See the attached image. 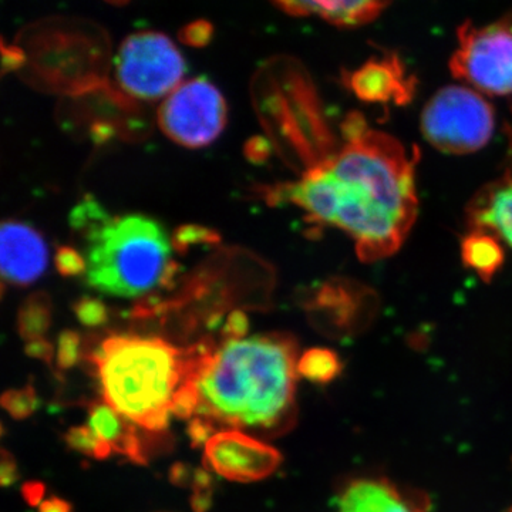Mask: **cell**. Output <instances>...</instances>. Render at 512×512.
Wrapping results in <instances>:
<instances>
[{"instance_id": "9c48e42d", "label": "cell", "mask_w": 512, "mask_h": 512, "mask_svg": "<svg viewBox=\"0 0 512 512\" xmlns=\"http://www.w3.org/2000/svg\"><path fill=\"white\" fill-rule=\"evenodd\" d=\"M281 461L276 448L235 429L214 434L205 446L204 467L237 483L265 480Z\"/></svg>"}, {"instance_id": "44dd1931", "label": "cell", "mask_w": 512, "mask_h": 512, "mask_svg": "<svg viewBox=\"0 0 512 512\" xmlns=\"http://www.w3.org/2000/svg\"><path fill=\"white\" fill-rule=\"evenodd\" d=\"M198 407H200V392H198L197 379H192L175 393L171 414L178 419L191 420L194 414H198Z\"/></svg>"}, {"instance_id": "277c9868", "label": "cell", "mask_w": 512, "mask_h": 512, "mask_svg": "<svg viewBox=\"0 0 512 512\" xmlns=\"http://www.w3.org/2000/svg\"><path fill=\"white\" fill-rule=\"evenodd\" d=\"M86 234V281L96 291L136 298L153 291L170 271L173 244L153 218L109 215Z\"/></svg>"}, {"instance_id": "d6a6232c", "label": "cell", "mask_w": 512, "mask_h": 512, "mask_svg": "<svg viewBox=\"0 0 512 512\" xmlns=\"http://www.w3.org/2000/svg\"><path fill=\"white\" fill-rule=\"evenodd\" d=\"M212 497L214 490H195L192 491L190 505L192 512H208L212 507Z\"/></svg>"}, {"instance_id": "4316f807", "label": "cell", "mask_w": 512, "mask_h": 512, "mask_svg": "<svg viewBox=\"0 0 512 512\" xmlns=\"http://www.w3.org/2000/svg\"><path fill=\"white\" fill-rule=\"evenodd\" d=\"M249 322L247 316L242 312H232L229 315L227 323H225L224 335L225 342L228 340H241L245 339L248 333Z\"/></svg>"}, {"instance_id": "484cf974", "label": "cell", "mask_w": 512, "mask_h": 512, "mask_svg": "<svg viewBox=\"0 0 512 512\" xmlns=\"http://www.w3.org/2000/svg\"><path fill=\"white\" fill-rule=\"evenodd\" d=\"M187 434L192 447L197 448L207 446L208 441L214 434H217V431H215L214 421L204 416H197L188 423Z\"/></svg>"}, {"instance_id": "2e32d148", "label": "cell", "mask_w": 512, "mask_h": 512, "mask_svg": "<svg viewBox=\"0 0 512 512\" xmlns=\"http://www.w3.org/2000/svg\"><path fill=\"white\" fill-rule=\"evenodd\" d=\"M461 258L468 269L490 282L504 262L501 241L485 231H471L461 244Z\"/></svg>"}, {"instance_id": "f546056e", "label": "cell", "mask_w": 512, "mask_h": 512, "mask_svg": "<svg viewBox=\"0 0 512 512\" xmlns=\"http://www.w3.org/2000/svg\"><path fill=\"white\" fill-rule=\"evenodd\" d=\"M211 37V26L208 23H195L184 30V40L190 45H207Z\"/></svg>"}, {"instance_id": "cb8c5ba5", "label": "cell", "mask_w": 512, "mask_h": 512, "mask_svg": "<svg viewBox=\"0 0 512 512\" xmlns=\"http://www.w3.org/2000/svg\"><path fill=\"white\" fill-rule=\"evenodd\" d=\"M56 268L63 276L86 274V259L74 248L60 247L56 254Z\"/></svg>"}, {"instance_id": "603a6c76", "label": "cell", "mask_w": 512, "mask_h": 512, "mask_svg": "<svg viewBox=\"0 0 512 512\" xmlns=\"http://www.w3.org/2000/svg\"><path fill=\"white\" fill-rule=\"evenodd\" d=\"M74 312H76L77 319L83 323L84 326L89 328H97V326L104 325L109 319V312H107L104 303L99 299L83 298L74 305Z\"/></svg>"}, {"instance_id": "ac0fdd59", "label": "cell", "mask_w": 512, "mask_h": 512, "mask_svg": "<svg viewBox=\"0 0 512 512\" xmlns=\"http://www.w3.org/2000/svg\"><path fill=\"white\" fill-rule=\"evenodd\" d=\"M342 370L339 356L333 350L313 348L303 353L298 360V373L313 383L332 382Z\"/></svg>"}, {"instance_id": "6da1fadb", "label": "cell", "mask_w": 512, "mask_h": 512, "mask_svg": "<svg viewBox=\"0 0 512 512\" xmlns=\"http://www.w3.org/2000/svg\"><path fill=\"white\" fill-rule=\"evenodd\" d=\"M343 130L345 146L285 195L312 220L346 232L363 262L380 261L399 251L417 218L414 158L360 117L350 116Z\"/></svg>"}, {"instance_id": "d4e9b609", "label": "cell", "mask_w": 512, "mask_h": 512, "mask_svg": "<svg viewBox=\"0 0 512 512\" xmlns=\"http://www.w3.org/2000/svg\"><path fill=\"white\" fill-rule=\"evenodd\" d=\"M218 235L210 229L202 227H181L174 234L173 247L187 249L192 244H204V242H217Z\"/></svg>"}, {"instance_id": "83f0119b", "label": "cell", "mask_w": 512, "mask_h": 512, "mask_svg": "<svg viewBox=\"0 0 512 512\" xmlns=\"http://www.w3.org/2000/svg\"><path fill=\"white\" fill-rule=\"evenodd\" d=\"M19 478L18 464L15 457L8 450H2V463H0V483L3 487H10Z\"/></svg>"}, {"instance_id": "7402d4cb", "label": "cell", "mask_w": 512, "mask_h": 512, "mask_svg": "<svg viewBox=\"0 0 512 512\" xmlns=\"http://www.w3.org/2000/svg\"><path fill=\"white\" fill-rule=\"evenodd\" d=\"M80 346H82V339L79 333L64 330L59 336V346H57L56 362L60 370L72 369L79 363Z\"/></svg>"}, {"instance_id": "9a60e30c", "label": "cell", "mask_w": 512, "mask_h": 512, "mask_svg": "<svg viewBox=\"0 0 512 512\" xmlns=\"http://www.w3.org/2000/svg\"><path fill=\"white\" fill-rule=\"evenodd\" d=\"M338 512H414L412 505L384 481L359 480L343 491Z\"/></svg>"}, {"instance_id": "4fadbf2b", "label": "cell", "mask_w": 512, "mask_h": 512, "mask_svg": "<svg viewBox=\"0 0 512 512\" xmlns=\"http://www.w3.org/2000/svg\"><path fill=\"white\" fill-rule=\"evenodd\" d=\"M468 221L473 231L490 232L512 248V174L477 195L468 207Z\"/></svg>"}, {"instance_id": "8992f818", "label": "cell", "mask_w": 512, "mask_h": 512, "mask_svg": "<svg viewBox=\"0 0 512 512\" xmlns=\"http://www.w3.org/2000/svg\"><path fill=\"white\" fill-rule=\"evenodd\" d=\"M450 70L476 92L490 96L512 94V18L487 25H461Z\"/></svg>"}, {"instance_id": "5b68a950", "label": "cell", "mask_w": 512, "mask_h": 512, "mask_svg": "<svg viewBox=\"0 0 512 512\" xmlns=\"http://www.w3.org/2000/svg\"><path fill=\"white\" fill-rule=\"evenodd\" d=\"M494 126L493 107L470 87H444L421 113L424 138L447 154H470L487 146Z\"/></svg>"}, {"instance_id": "3957f363", "label": "cell", "mask_w": 512, "mask_h": 512, "mask_svg": "<svg viewBox=\"0 0 512 512\" xmlns=\"http://www.w3.org/2000/svg\"><path fill=\"white\" fill-rule=\"evenodd\" d=\"M202 350L151 336L104 339L92 356L104 402L143 429H167L175 393L197 379Z\"/></svg>"}, {"instance_id": "f1b7e54d", "label": "cell", "mask_w": 512, "mask_h": 512, "mask_svg": "<svg viewBox=\"0 0 512 512\" xmlns=\"http://www.w3.org/2000/svg\"><path fill=\"white\" fill-rule=\"evenodd\" d=\"M197 468L184 463H175L170 470V481L177 487L192 488Z\"/></svg>"}, {"instance_id": "ba28073f", "label": "cell", "mask_w": 512, "mask_h": 512, "mask_svg": "<svg viewBox=\"0 0 512 512\" xmlns=\"http://www.w3.org/2000/svg\"><path fill=\"white\" fill-rule=\"evenodd\" d=\"M227 103L220 90L205 79L190 80L175 89L158 110L165 136L187 148L214 143L227 126Z\"/></svg>"}, {"instance_id": "d6986e66", "label": "cell", "mask_w": 512, "mask_h": 512, "mask_svg": "<svg viewBox=\"0 0 512 512\" xmlns=\"http://www.w3.org/2000/svg\"><path fill=\"white\" fill-rule=\"evenodd\" d=\"M67 446L84 456L106 460L113 453L109 444L100 439L89 426L72 427L64 434Z\"/></svg>"}, {"instance_id": "4dcf8cb0", "label": "cell", "mask_w": 512, "mask_h": 512, "mask_svg": "<svg viewBox=\"0 0 512 512\" xmlns=\"http://www.w3.org/2000/svg\"><path fill=\"white\" fill-rule=\"evenodd\" d=\"M26 353H28V356L35 357V359L43 360V362H46V365L52 366L53 365V353H55V350H53V346L50 345L49 342L45 339H37L33 340V342H29L28 345H26Z\"/></svg>"}, {"instance_id": "7c38bea8", "label": "cell", "mask_w": 512, "mask_h": 512, "mask_svg": "<svg viewBox=\"0 0 512 512\" xmlns=\"http://www.w3.org/2000/svg\"><path fill=\"white\" fill-rule=\"evenodd\" d=\"M272 2L289 15L319 18L340 28H356L379 18L392 0H272Z\"/></svg>"}, {"instance_id": "7a4b0ae2", "label": "cell", "mask_w": 512, "mask_h": 512, "mask_svg": "<svg viewBox=\"0 0 512 512\" xmlns=\"http://www.w3.org/2000/svg\"><path fill=\"white\" fill-rule=\"evenodd\" d=\"M298 348L288 335L269 333L204 346L197 373L198 416L231 427L271 429L295 402Z\"/></svg>"}, {"instance_id": "5bb4252c", "label": "cell", "mask_w": 512, "mask_h": 512, "mask_svg": "<svg viewBox=\"0 0 512 512\" xmlns=\"http://www.w3.org/2000/svg\"><path fill=\"white\" fill-rule=\"evenodd\" d=\"M89 427L101 440L109 444L111 450L127 457L134 464L146 466L148 463L143 444L137 434L136 424L114 410L104 400L90 406Z\"/></svg>"}, {"instance_id": "ffe728a7", "label": "cell", "mask_w": 512, "mask_h": 512, "mask_svg": "<svg viewBox=\"0 0 512 512\" xmlns=\"http://www.w3.org/2000/svg\"><path fill=\"white\" fill-rule=\"evenodd\" d=\"M2 407L13 417L15 420H25L32 416L37 410V394L35 387L26 386L22 389H10L8 392L3 393Z\"/></svg>"}, {"instance_id": "52a82bcc", "label": "cell", "mask_w": 512, "mask_h": 512, "mask_svg": "<svg viewBox=\"0 0 512 512\" xmlns=\"http://www.w3.org/2000/svg\"><path fill=\"white\" fill-rule=\"evenodd\" d=\"M116 72L124 92L140 100H157L183 84L185 62L170 37L146 30L121 43Z\"/></svg>"}, {"instance_id": "836d02e7", "label": "cell", "mask_w": 512, "mask_h": 512, "mask_svg": "<svg viewBox=\"0 0 512 512\" xmlns=\"http://www.w3.org/2000/svg\"><path fill=\"white\" fill-rule=\"evenodd\" d=\"M39 512H73L72 504L59 497L47 498L40 504Z\"/></svg>"}, {"instance_id": "e0dca14e", "label": "cell", "mask_w": 512, "mask_h": 512, "mask_svg": "<svg viewBox=\"0 0 512 512\" xmlns=\"http://www.w3.org/2000/svg\"><path fill=\"white\" fill-rule=\"evenodd\" d=\"M52 306L45 293H36L23 303L19 312L18 329L26 342L43 339L52 323Z\"/></svg>"}, {"instance_id": "1f68e13d", "label": "cell", "mask_w": 512, "mask_h": 512, "mask_svg": "<svg viewBox=\"0 0 512 512\" xmlns=\"http://www.w3.org/2000/svg\"><path fill=\"white\" fill-rule=\"evenodd\" d=\"M45 494V484L39 483V481H28V483L23 484L22 495L30 507L42 504L45 501Z\"/></svg>"}, {"instance_id": "30bf717a", "label": "cell", "mask_w": 512, "mask_h": 512, "mask_svg": "<svg viewBox=\"0 0 512 512\" xmlns=\"http://www.w3.org/2000/svg\"><path fill=\"white\" fill-rule=\"evenodd\" d=\"M0 247L2 276L9 284L28 286L46 271L49 251L45 239L25 222H3Z\"/></svg>"}, {"instance_id": "8fae6325", "label": "cell", "mask_w": 512, "mask_h": 512, "mask_svg": "<svg viewBox=\"0 0 512 512\" xmlns=\"http://www.w3.org/2000/svg\"><path fill=\"white\" fill-rule=\"evenodd\" d=\"M346 83L366 103L403 104L413 93L412 82L397 59L370 60L350 73Z\"/></svg>"}, {"instance_id": "e575fe53", "label": "cell", "mask_w": 512, "mask_h": 512, "mask_svg": "<svg viewBox=\"0 0 512 512\" xmlns=\"http://www.w3.org/2000/svg\"><path fill=\"white\" fill-rule=\"evenodd\" d=\"M106 2L113 3V5H126L130 0H106Z\"/></svg>"}]
</instances>
